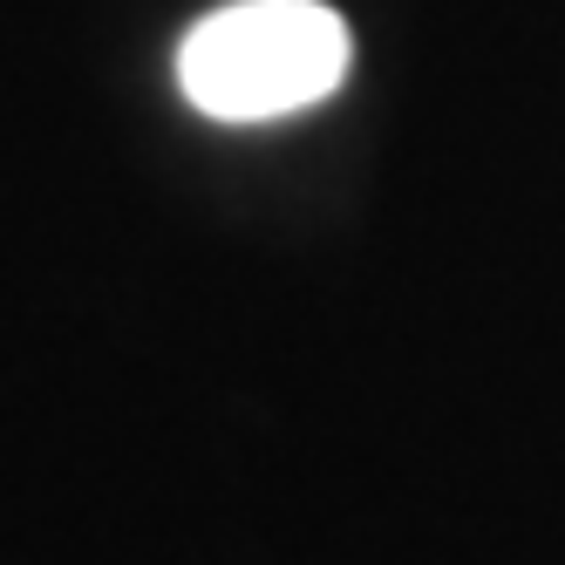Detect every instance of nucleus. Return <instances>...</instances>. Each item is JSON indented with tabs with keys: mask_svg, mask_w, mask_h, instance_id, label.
Wrapping results in <instances>:
<instances>
[{
	"mask_svg": "<svg viewBox=\"0 0 565 565\" xmlns=\"http://www.w3.org/2000/svg\"><path fill=\"white\" fill-rule=\"evenodd\" d=\"M348 21L320 0H232L178 42V89L212 124H273L348 83Z\"/></svg>",
	"mask_w": 565,
	"mask_h": 565,
	"instance_id": "1",
	"label": "nucleus"
}]
</instances>
